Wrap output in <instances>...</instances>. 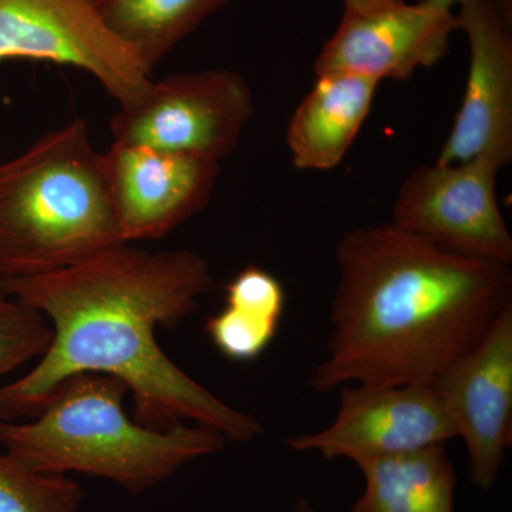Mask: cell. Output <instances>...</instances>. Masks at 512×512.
I'll list each match as a JSON object with an SVG mask.
<instances>
[{"label": "cell", "instance_id": "21", "mask_svg": "<svg viewBox=\"0 0 512 512\" xmlns=\"http://www.w3.org/2000/svg\"><path fill=\"white\" fill-rule=\"evenodd\" d=\"M292 512H315L311 504L306 500H299L298 503L293 505Z\"/></svg>", "mask_w": 512, "mask_h": 512}, {"label": "cell", "instance_id": "4", "mask_svg": "<svg viewBox=\"0 0 512 512\" xmlns=\"http://www.w3.org/2000/svg\"><path fill=\"white\" fill-rule=\"evenodd\" d=\"M124 242L82 117L0 164V281L63 271Z\"/></svg>", "mask_w": 512, "mask_h": 512}, {"label": "cell", "instance_id": "13", "mask_svg": "<svg viewBox=\"0 0 512 512\" xmlns=\"http://www.w3.org/2000/svg\"><path fill=\"white\" fill-rule=\"evenodd\" d=\"M379 84L355 74L316 76L286 128L293 165L303 171L338 167L369 117Z\"/></svg>", "mask_w": 512, "mask_h": 512}, {"label": "cell", "instance_id": "17", "mask_svg": "<svg viewBox=\"0 0 512 512\" xmlns=\"http://www.w3.org/2000/svg\"><path fill=\"white\" fill-rule=\"evenodd\" d=\"M83 498L72 478L30 470L0 451V512H80Z\"/></svg>", "mask_w": 512, "mask_h": 512}, {"label": "cell", "instance_id": "5", "mask_svg": "<svg viewBox=\"0 0 512 512\" xmlns=\"http://www.w3.org/2000/svg\"><path fill=\"white\" fill-rule=\"evenodd\" d=\"M255 114L254 94L241 73L210 69L153 80L140 103L110 120L113 143L222 163L237 150Z\"/></svg>", "mask_w": 512, "mask_h": 512}, {"label": "cell", "instance_id": "15", "mask_svg": "<svg viewBox=\"0 0 512 512\" xmlns=\"http://www.w3.org/2000/svg\"><path fill=\"white\" fill-rule=\"evenodd\" d=\"M286 292L275 275L248 265L225 286V306L205 323L212 345L238 363L254 362L274 342L285 312Z\"/></svg>", "mask_w": 512, "mask_h": 512}, {"label": "cell", "instance_id": "3", "mask_svg": "<svg viewBox=\"0 0 512 512\" xmlns=\"http://www.w3.org/2000/svg\"><path fill=\"white\" fill-rule=\"evenodd\" d=\"M127 393L114 376L69 377L32 421L0 420V444L30 470L99 477L134 495L224 450L227 437L204 424L158 430L131 420L123 409Z\"/></svg>", "mask_w": 512, "mask_h": 512}, {"label": "cell", "instance_id": "9", "mask_svg": "<svg viewBox=\"0 0 512 512\" xmlns=\"http://www.w3.org/2000/svg\"><path fill=\"white\" fill-rule=\"evenodd\" d=\"M338 416L325 430L286 441L295 451H318L325 460L406 453L457 437L454 421L436 387L342 386Z\"/></svg>", "mask_w": 512, "mask_h": 512}, {"label": "cell", "instance_id": "1", "mask_svg": "<svg viewBox=\"0 0 512 512\" xmlns=\"http://www.w3.org/2000/svg\"><path fill=\"white\" fill-rule=\"evenodd\" d=\"M0 288L42 312L53 329L37 365L0 387V420L35 419L64 380L103 373L126 384L134 417L144 426L165 430L191 420L239 443L264 431L158 346L160 326L174 328L214 291L210 262L198 252H153L124 242L63 271L0 281Z\"/></svg>", "mask_w": 512, "mask_h": 512}, {"label": "cell", "instance_id": "16", "mask_svg": "<svg viewBox=\"0 0 512 512\" xmlns=\"http://www.w3.org/2000/svg\"><path fill=\"white\" fill-rule=\"evenodd\" d=\"M232 0H96L107 28L148 74Z\"/></svg>", "mask_w": 512, "mask_h": 512}, {"label": "cell", "instance_id": "2", "mask_svg": "<svg viewBox=\"0 0 512 512\" xmlns=\"http://www.w3.org/2000/svg\"><path fill=\"white\" fill-rule=\"evenodd\" d=\"M328 356L311 389L433 384L512 303L511 266L454 254L392 224L350 229L336 248Z\"/></svg>", "mask_w": 512, "mask_h": 512}, {"label": "cell", "instance_id": "8", "mask_svg": "<svg viewBox=\"0 0 512 512\" xmlns=\"http://www.w3.org/2000/svg\"><path fill=\"white\" fill-rule=\"evenodd\" d=\"M458 8L470 63L460 109L437 163L488 156L505 167L512 160V0H463Z\"/></svg>", "mask_w": 512, "mask_h": 512}, {"label": "cell", "instance_id": "20", "mask_svg": "<svg viewBox=\"0 0 512 512\" xmlns=\"http://www.w3.org/2000/svg\"><path fill=\"white\" fill-rule=\"evenodd\" d=\"M421 2L426 3V5L431 6V8L453 12V8L460 5L463 0H421Z\"/></svg>", "mask_w": 512, "mask_h": 512}, {"label": "cell", "instance_id": "14", "mask_svg": "<svg viewBox=\"0 0 512 512\" xmlns=\"http://www.w3.org/2000/svg\"><path fill=\"white\" fill-rule=\"evenodd\" d=\"M356 464L366 490L350 512H454L457 477L446 444Z\"/></svg>", "mask_w": 512, "mask_h": 512}, {"label": "cell", "instance_id": "7", "mask_svg": "<svg viewBox=\"0 0 512 512\" xmlns=\"http://www.w3.org/2000/svg\"><path fill=\"white\" fill-rule=\"evenodd\" d=\"M6 60L84 70L121 109L140 103L153 83L107 28L96 0H0V63Z\"/></svg>", "mask_w": 512, "mask_h": 512}, {"label": "cell", "instance_id": "10", "mask_svg": "<svg viewBox=\"0 0 512 512\" xmlns=\"http://www.w3.org/2000/svg\"><path fill=\"white\" fill-rule=\"evenodd\" d=\"M458 30L454 12L402 2L375 12L343 13L313 62L316 76L355 74L382 83L406 82L447 55Z\"/></svg>", "mask_w": 512, "mask_h": 512}, {"label": "cell", "instance_id": "6", "mask_svg": "<svg viewBox=\"0 0 512 512\" xmlns=\"http://www.w3.org/2000/svg\"><path fill=\"white\" fill-rule=\"evenodd\" d=\"M503 168L488 156L413 168L390 224L454 254L511 265L512 235L497 200Z\"/></svg>", "mask_w": 512, "mask_h": 512}, {"label": "cell", "instance_id": "19", "mask_svg": "<svg viewBox=\"0 0 512 512\" xmlns=\"http://www.w3.org/2000/svg\"><path fill=\"white\" fill-rule=\"evenodd\" d=\"M404 0H345V12L369 13L402 3Z\"/></svg>", "mask_w": 512, "mask_h": 512}, {"label": "cell", "instance_id": "11", "mask_svg": "<svg viewBox=\"0 0 512 512\" xmlns=\"http://www.w3.org/2000/svg\"><path fill=\"white\" fill-rule=\"evenodd\" d=\"M104 171L124 241L161 239L208 207L221 163L113 143Z\"/></svg>", "mask_w": 512, "mask_h": 512}, {"label": "cell", "instance_id": "12", "mask_svg": "<svg viewBox=\"0 0 512 512\" xmlns=\"http://www.w3.org/2000/svg\"><path fill=\"white\" fill-rule=\"evenodd\" d=\"M466 441L471 481L488 490L512 441V303L484 339L431 384Z\"/></svg>", "mask_w": 512, "mask_h": 512}, {"label": "cell", "instance_id": "18", "mask_svg": "<svg viewBox=\"0 0 512 512\" xmlns=\"http://www.w3.org/2000/svg\"><path fill=\"white\" fill-rule=\"evenodd\" d=\"M53 329L42 312L0 288V379L49 348Z\"/></svg>", "mask_w": 512, "mask_h": 512}]
</instances>
